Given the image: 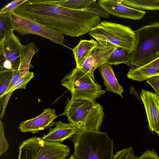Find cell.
Instances as JSON below:
<instances>
[{"label":"cell","instance_id":"obj_15","mask_svg":"<svg viewBox=\"0 0 159 159\" xmlns=\"http://www.w3.org/2000/svg\"><path fill=\"white\" fill-rule=\"evenodd\" d=\"M98 70L103 80L106 91L113 92L122 98L123 89L119 84L111 65L104 63L99 67Z\"/></svg>","mask_w":159,"mask_h":159},{"label":"cell","instance_id":"obj_29","mask_svg":"<svg viewBox=\"0 0 159 159\" xmlns=\"http://www.w3.org/2000/svg\"><path fill=\"white\" fill-rule=\"evenodd\" d=\"M146 82L153 87L159 96V75L151 77L147 80Z\"/></svg>","mask_w":159,"mask_h":159},{"label":"cell","instance_id":"obj_9","mask_svg":"<svg viewBox=\"0 0 159 159\" xmlns=\"http://www.w3.org/2000/svg\"><path fill=\"white\" fill-rule=\"evenodd\" d=\"M14 31L11 30L0 40V72L19 68L23 45Z\"/></svg>","mask_w":159,"mask_h":159},{"label":"cell","instance_id":"obj_32","mask_svg":"<svg viewBox=\"0 0 159 159\" xmlns=\"http://www.w3.org/2000/svg\"><path fill=\"white\" fill-rule=\"evenodd\" d=\"M67 159H75L73 155H72L70 156V157Z\"/></svg>","mask_w":159,"mask_h":159},{"label":"cell","instance_id":"obj_12","mask_svg":"<svg viewBox=\"0 0 159 159\" xmlns=\"http://www.w3.org/2000/svg\"><path fill=\"white\" fill-rule=\"evenodd\" d=\"M98 5L108 13L119 17L139 20L142 19L146 12L128 7L120 0H100Z\"/></svg>","mask_w":159,"mask_h":159},{"label":"cell","instance_id":"obj_30","mask_svg":"<svg viewBox=\"0 0 159 159\" xmlns=\"http://www.w3.org/2000/svg\"><path fill=\"white\" fill-rule=\"evenodd\" d=\"M20 77V74L18 70H13L12 79L7 90L3 95V97L6 95L7 93L16 84V83L17 82V81L19 80Z\"/></svg>","mask_w":159,"mask_h":159},{"label":"cell","instance_id":"obj_11","mask_svg":"<svg viewBox=\"0 0 159 159\" xmlns=\"http://www.w3.org/2000/svg\"><path fill=\"white\" fill-rule=\"evenodd\" d=\"M58 116L54 109H45L37 117L22 121L19 128L21 132H31L33 134L39 133L41 130L55 125V122L53 120Z\"/></svg>","mask_w":159,"mask_h":159},{"label":"cell","instance_id":"obj_25","mask_svg":"<svg viewBox=\"0 0 159 159\" xmlns=\"http://www.w3.org/2000/svg\"><path fill=\"white\" fill-rule=\"evenodd\" d=\"M137 157L134 155L133 148L130 147L117 152L112 159H135Z\"/></svg>","mask_w":159,"mask_h":159},{"label":"cell","instance_id":"obj_16","mask_svg":"<svg viewBox=\"0 0 159 159\" xmlns=\"http://www.w3.org/2000/svg\"><path fill=\"white\" fill-rule=\"evenodd\" d=\"M97 44V41L82 39L72 49L76 63V67L80 69Z\"/></svg>","mask_w":159,"mask_h":159},{"label":"cell","instance_id":"obj_28","mask_svg":"<svg viewBox=\"0 0 159 159\" xmlns=\"http://www.w3.org/2000/svg\"><path fill=\"white\" fill-rule=\"evenodd\" d=\"M135 159H159V157L155 150L148 149Z\"/></svg>","mask_w":159,"mask_h":159},{"label":"cell","instance_id":"obj_2","mask_svg":"<svg viewBox=\"0 0 159 159\" xmlns=\"http://www.w3.org/2000/svg\"><path fill=\"white\" fill-rule=\"evenodd\" d=\"M70 139L75 159H112L113 142L106 133L78 129Z\"/></svg>","mask_w":159,"mask_h":159},{"label":"cell","instance_id":"obj_24","mask_svg":"<svg viewBox=\"0 0 159 159\" xmlns=\"http://www.w3.org/2000/svg\"><path fill=\"white\" fill-rule=\"evenodd\" d=\"M34 76L33 72H29L24 76L20 77L16 84L7 93L5 96L7 95L10 97L15 90L19 89H25L26 84Z\"/></svg>","mask_w":159,"mask_h":159},{"label":"cell","instance_id":"obj_22","mask_svg":"<svg viewBox=\"0 0 159 159\" xmlns=\"http://www.w3.org/2000/svg\"><path fill=\"white\" fill-rule=\"evenodd\" d=\"M12 29L10 13L0 14V40L3 38L7 32Z\"/></svg>","mask_w":159,"mask_h":159},{"label":"cell","instance_id":"obj_18","mask_svg":"<svg viewBox=\"0 0 159 159\" xmlns=\"http://www.w3.org/2000/svg\"><path fill=\"white\" fill-rule=\"evenodd\" d=\"M123 4L137 9L151 10H159V0H120Z\"/></svg>","mask_w":159,"mask_h":159},{"label":"cell","instance_id":"obj_3","mask_svg":"<svg viewBox=\"0 0 159 159\" xmlns=\"http://www.w3.org/2000/svg\"><path fill=\"white\" fill-rule=\"evenodd\" d=\"M64 112L68 120L79 129L100 131L104 119L103 108L96 102L68 99Z\"/></svg>","mask_w":159,"mask_h":159},{"label":"cell","instance_id":"obj_19","mask_svg":"<svg viewBox=\"0 0 159 159\" xmlns=\"http://www.w3.org/2000/svg\"><path fill=\"white\" fill-rule=\"evenodd\" d=\"M131 59V53L119 48H116L111 54L106 63L111 65H116L121 63L128 66Z\"/></svg>","mask_w":159,"mask_h":159},{"label":"cell","instance_id":"obj_23","mask_svg":"<svg viewBox=\"0 0 159 159\" xmlns=\"http://www.w3.org/2000/svg\"><path fill=\"white\" fill-rule=\"evenodd\" d=\"M83 11L91 15L99 17L108 18L109 14L105 11L98 4L96 0H93Z\"/></svg>","mask_w":159,"mask_h":159},{"label":"cell","instance_id":"obj_6","mask_svg":"<svg viewBox=\"0 0 159 159\" xmlns=\"http://www.w3.org/2000/svg\"><path fill=\"white\" fill-rule=\"evenodd\" d=\"M63 86L67 88L72 99H84L95 102L106 91L90 75L76 67L61 80Z\"/></svg>","mask_w":159,"mask_h":159},{"label":"cell","instance_id":"obj_20","mask_svg":"<svg viewBox=\"0 0 159 159\" xmlns=\"http://www.w3.org/2000/svg\"><path fill=\"white\" fill-rule=\"evenodd\" d=\"M92 0H56L57 3L63 7L75 10L83 11L85 9Z\"/></svg>","mask_w":159,"mask_h":159},{"label":"cell","instance_id":"obj_17","mask_svg":"<svg viewBox=\"0 0 159 159\" xmlns=\"http://www.w3.org/2000/svg\"><path fill=\"white\" fill-rule=\"evenodd\" d=\"M127 75L129 79L141 82L152 77L159 75V70L145 66L137 68H131Z\"/></svg>","mask_w":159,"mask_h":159},{"label":"cell","instance_id":"obj_14","mask_svg":"<svg viewBox=\"0 0 159 159\" xmlns=\"http://www.w3.org/2000/svg\"><path fill=\"white\" fill-rule=\"evenodd\" d=\"M55 127L49 128V132L42 139L45 141L62 143L67 139H70L77 132L78 129L70 123H64L60 120L55 123Z\"/></svg>","mask_w":159,"mask_h":159},{"label":"cell","instance_id":"obj_8","mask_svg":"<svg viewBox=\"0 0 159 159\" xmlns=\"http://www.w3.org/2000/svg\"><path fill=\"white\" fill-rule=\"evenodd\" d=\"M10 16L12 29L21 35L32 34L65 46L63 34L39 22L30 16L14 11L10 13Z\"/></svg>","mask_w":159,"mask_h":159},{"label":"cell","instance_id":"obj_27","mask_svg":"<svg viewBox=\"0 0 159 159\" xmlns=\"http://www.w3.org/2000/svg\"><path fill=\"white\" fill-rule=\"evenodd\" d=\"M9 144L4 133V125L0 120V156L6 152L8 149Z\"/></svg>","mask_w":159,"mask_h":159},{"label":"cell","instance_id":"obj_10","mask_svg":"<svg viewBox=\"0 0 159 159\" xmlns=\"http://www.w3.org/2000/svg\"><path fill=\"white\" fill-rule=\"evenodd\" d=\"M97 44L84 63L81 69L94 79V71L106 63L117 47L107 42L97 41Z\"/></svg>","mask_w":159,"mask_h":159},{"label":"cell","instance_id":"obj_4","mask_svg":"<svg viewBox=\"0 0 159 159\" xmlns=\"http://www.w3.org/2000/svg\"><path fill=\"white\" fill-rule=\"evenodd\" d=\"M134 31L135 45L128 66L137 68L145 66L159 58V22L143 26Z\"/></svg>","mask_w":159,"mask_h":159},{"label":"cell","instance_id":"obj_33","mask_svg":"<svg viewBox=\"0 0 159 159\" xmlns=\"http://www.w3.org/2000/svg\"></svg>","mask_w":159,"mask_h":159},{"label":"cell","instance_id":"obj_21","mask_svg":"<svg viewBox=\"0 0 159 159\" xmlns=\"http://www.w3.org/2000/svg\"><path fill=\"white\" fill-rule=\"evenodd\" d=\"M13 70L7 71L0 72V110L2 104L3 95L7 90L12 79Z\"/></svg>","mask_w":159,"mask_h":159},{"label":"cell","instance_id":"obj_13","mask_svg":"<svg viewBox=\"0 0 159 159\" xmlns=\"http://www.w3.org/2000/svg\"><path fill=\"white\" fill-rule=\"evenodd\" d=\"M140 96L145 107L149 129L159 135V96L156 93L143 89Z\"/></svg>","mask_w":159,"mask_h":159},{"label":"cell","instance_id":"obj_26","mask_svg":"<svg viewBox=\"0 0 159 159\" xmlns=\"http://www.w3.org/2000/svg\"><path fill=\"white\" fill-rule=\"evenodd\" d=\"M27 0H14L2 7L0 10V14L12 13L25 2Z\"/></svg>","mask_w":159,"mask_h":159},{"label":"cell","instance_id":"obj_7","mask_svg":"<svg viewBox=\"0 0 159 159\" xmlns=\"http://www.w3.org/2000/svg\"><path fill=\"white\" fill-rule=\"evenodd\" d=\"M70 150V146L62 143L34 137L25 140L20 145L18 159H65Z\"/></svg>","mask_w":159,"mask_h":159},{"label":"cell","instance_id":"obj_31","mask_svg":"<svg viewBox=\"0 0 159 159\" xmlns=\"http://www.w3.org/2000/svg\"><path fill=\"white\" fill-rule=\"evenodd\" d=\"M144 66L152 67L159 70V58Z\"/></svg>","mask_w":159,"mask_h":159},{"label":"cell","instance_id":"obj_5","mask_svg":"<svg viewBox=\"0 0 159 159\" xmlns=\"http://www.w3.org/2000/svg\"><path fill=\"white\" fill-rule=\"evenodd\" d=\"M88 34L98 42L110 43L131 53L134 48L135 34L128 26L104 21L93 28Z\"/></svg>","mask_w":159,"mask_h":159},{"label":"cell","instance_id":"obj_1","mask_svg":"<svg viewBox=\"0 0 159 159\" xmlns=\"http://www.w3.org/2000/svg\"><path fill=\"white\" fill-rule=\"evenodd\" d=\"M15 11L29 16L58 32L72 37L89 33L101 20L100 17L83 11L60 6L56 0H27Z\"/></svg>","mask_w":159,"mask_h":159}]
</instances>
